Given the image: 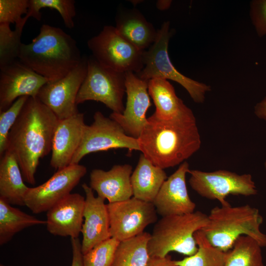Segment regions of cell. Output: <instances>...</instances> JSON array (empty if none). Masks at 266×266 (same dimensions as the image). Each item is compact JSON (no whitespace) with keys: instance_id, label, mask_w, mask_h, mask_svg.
<instances>
[{"instance_id":"cell-39","label":"cell","mask_w":266,"mask_h":266,"mask_svg":"<svg viewBox=\"0 0 266 266\" xmlns=\"http://www.w3.org/2000/svg\"><path fill=\"white\" fill-rule=\"evenodd\" d=\"M130 1H131V2H132L133 4V5H135L138 3H140V2H141V1H143L141 0H130Z\"/></svg>"},{"instance_id":"cell-14","label":"cell","mask_w":266,"mask_h":266,"mask_svg":"<svg viewBox=\"0 0 266 266\" xmlns=\"http://www.w3.org/2000/svg\"><path fill=\"white\" fill-rule=\"evenodd\" d=\"M127 102L122 114L112 112L110 118L116 121L129 135L138 138L148 120L146 114L151 105L148 81L135 73H125Z\"/></svg>"},{"instance_id":"cell-2","label":"cell","mask_w":266,"mask_h":266,"mask_svg":"<svg viewBox=\"0 0 266 266\" xmlns=\"http://www.w3.org/2000/svg\"><path fill=\"white\" fill-rule=\"evenodd\" d=\"M147 120L138 139L140 151L155 166H175L200 149V136L191 109L169 120L152 115Z\"/></svg>"},{"instance_id":"cell-16","label":"cell","mask_w":266,"mask_h":266,"mask_svg":"<svg viewBox=\"0 0 266 266\" xmlns=\"http://www.w3.org/2000/svg\"><path fill=\"white\" fill-rule=\"evenodd\" d=\"M190 170L189 164L185 161L163 184L153 202L162 217L195 211L196 204L190 198L186 182V176Z\"/></svg>"},{"instance_id":"cell-26","label":"cell","mask_w":266,"mask_h":266,"mask_svg":"<svg viewBox=\"0 0 266 266\" xmlns=\"http://www.w3.org/2000/svg\"><path fill=\"white\" fill-rule=\"evenodd\" d=\"M150 234L147 232L120 241L112 266H146L150 258L147 244Z\"/></svg>"},{"instance_id":"cell-31","label":"cell","mask_w":266,"mask_h":266,"mask_svg":"<svg viewBox=\"0 0 266 266\" xmlns=\"http://www.w3.org/2000/svg\"><path fill=\"white\" fill-rule=\"evenodd\" d=\"M120 242L111 237L96 245L83 254V266H112Z\"/></svg>"},{"instance_id":"cell-5","label":"cell","mask_w":266,"mask_h":266,"mask_svg":"<svg viewBox=\"0 0 266 266\" xmlns=\"http://www.w3.org/2000/svg\"><path fill=\"white\" fill-rule=\"evenodd\" d=\"M208 223V215L199 211L162 217L155 223L148 242L150 257L164 258L170 252L193 255L198 250L194 234Z\"/></svg>"},{"instance_id":"cell-8","label":"cell","mask_w":266,"mask_h":266,"mask_svg":"<svg viewBox=\"0 0 266 266\" xmlns=\"http://www.w3.org/2000/svg\"><path fill=\"white\" fill-rule=\"evenodd\" d=\"M93 57L115 71L137 73L144 67L143 52L121 35L115 27L105 26L87 42Z\"/></svg>"},{"instance_id":"cell-9","label":"cell","mask_w":266,"mask_h":266,"mask_svg":"<svg viewBox=\"0 0 266 266\" xmlns=\"http://www.w3.org/2000/svg\"><path fill=\"white\" fill-rule=\"evenodd\" d=\"M93 118L92 124L85 126L80 144L70 165L79 164L86 155L99 151L119 148L130 152L140 150L138 138L126 134L116 121L100 111L96 112Z\"/></svg>"},{"instance_id":"cell-20","label":"cell","mask_w":266,"mask_h":266,"mask_svg":"<svg viewBox=\"0 0 266 266\" xmlns=\"http://www.w3.org/2000/svg\"><path fill=\"white\" fill-rule=\"evenodd\" d=\"M132 170L129 164L116 165L108 171L94 169L90 173V187L108 203L128 200L133 197Z\"/></svg>"},{"instance_id":"cell-40","label":"cell","mask_w":266,"mask_h":266,"mask_svg":"<svg viewBox=\"0 0 266 266\" xmlns=\"http://www.w3.org/2000/svg\"><path fill=\"white\" fill-rule=\"evenodd\" d=\"M265 168L266 169V161L265 163Z\"/></svg>"},{"instance_id":"cell-29","label":"cell","mask_w":266,"mask_h":266,"mask_svg":"<svg viewBox=\"0 0 266 266\" xmlns=\"http://www.w3.org/2000/svg\"><path fill=\"white\" fill-rule=\"evenodd\" d=\"M75 2L73 0H29L28 11L25 16L28 18L32 17L40 21L41 19V9H55L61 15L65 26L71 29L74 27Z\"/></svg>"},{"instance_id":"cell-21","label":"cell","mask_w":266,"mask_h":266,"mask_svg":"<svg viewBox=\"0 0 266 266\" xmlns=\"http://www.w3.org/2000/svg\"><path fill=\"white\" fill-rule=\"evenodd\" d=\"M115 19L118 33L139 49L145 51L155 41L157 30L138 9L120 10Z\"/></svg>"},{"instance_id":"cell-30","label":"cell","mask_w":266,"mask_h":266,"mask_svg":"<svg viewBox=\"0 0 266 266\" xmlns=\"http://www.w3.org/2000/svg\"><path fill=\"white\" fill-rule=\"evenodd\" d=\"M24 27L15 26L12 30L10 24H0V67L18 60Z\"/></svg>"},{"instance_id":"cell-4","label":"cell","mask_w":266,"mask_h":266,"mask_svg":"<svg viewBox=\"0 0 266 266\" xmlns=\"http://www.w3.org/2000/svg\"><path fill=\"white\" fill-rule=\"evenodd\" d=\"M208 218L207 225L201 230L212 245L225 252L243 235L253 238L262 247L266 246V234L260 231L263 217L256 208L248 204L216 206Z\"/></svg>"},{"instance_id":"cell-6","label":"cell","mask_w":266,"mask_h":266,"mask_svg":"<svg viewBox=\"0 0 266 266\" xmlns=\"http://www.w3.org/2000/svg\"><path fill=\"white\" fill-rule=\"evenodd\" d=\"M173 31L170 29L169 21L163 23L157 30L154 43L143 52V69L135 74L139 78L148 81L161 78L176 82L186 89L194 101L202 103L206 93L211 90V87L185 76L174 66L168 52L169 41Z\"/></svg>"},{"instance_id":"cell-37","label":"cell","mask_w":266,"mask_h":266,"mask_svg":"<svg viewBox=\"0 0 266 266\" xmlns=\"http://www.w3.org/2000/svg\"><path fill=\"white\" fill-rule=\"evenodd\" d=\"M254 113L258 118L266 121V96L255 105Z\"/></svg>"},{"instance_id":"cell-28","label":"cell","mask_w":266,"mask_h":266,"mask_svg":"<svg viewBox=\"0 0 266 266\" xmlns=\"http://www.w3.org/2000/svg\"><path fill=\"white\" fill-rule=\"evenodd\" d=\"M194 237L198 250L193 255L174 261L177 266H224L226 253L212 245L201 230Z\"/></svg>"},{"instance_id":"cell-34","label":"cell","mask_w":266,"mask_h":266,"mask_svg":"<svg viewBox=\"0 0 266 266\" xmlns=\"http://www.w3.org/2000/svg\"><path fill=\"white\" fill-rule=\"evenodd\" d=\"M251 23L259 37L266 35V0H253L250 3Z\"/></svg>"},{"instance_id":"cell-15","label":"cell","mask_w":266,"mask_h":266,"mask_svg":"<svg viewBox=\"0 0 266 266\" xmlns=\"http://www.w3.org/2000/svg\"><path fill=\"white\" fill-rule=\"evenodd\" d=\"M0 112L7 109L19 98H37L48 80L19 59L0 67Z\"/></svg>"},{"instance_id":"cell-1","label":"cell","mask_w":266,"mask_h":266,"mask_svg":"<svg viewBox=\"0 0 266 266\" xmlns=\"http://www.w3.org/2000/svg\"><path fill=\"white\" fill-rule=\"evenodd\" d=\"M59 121L37 98L29 97L10 131L7 150L15 155L24 180L28 183H35L40 160L52 151Z\"/></svg>"},{"instance_id":"cell-35","label":"cell","mask_w":266,"mask_h":266,"mask_svg":"<svg viewBox=\"0 0 266 266\" xmlns=\"http://www.w3.org/2000/svg\"><path fill=\"white\" fill-rule=\"evenodd\" d=\"M72 259L71 266H83L81 242L78 238H70Z\"/></svg>"},{"instance_id":"cell-3","label":"cell","mask_w":266,"mask_h":266,"mask_svg":"<svg viewBox=\"0 0 266 266\" xmlns=\"http://www.w3.org/2000/svg\"><path fill=\"white\" fill-rule=\"evenodd\" d=\"M77 42L62 29L43 24L29 44L22 43L18 59L48 80L57 81L81 63Z\"/></svg>"},{"instance_id":"cell-23","label":"cell","mask_w":266,"mask_h":266,"mask_svg":"<svg viewBox=\"0 0 266 266\" xmlns=\"http://www.w3.org/2000/svg\"><path fill=\"white\" fill-rule=\"evenodd\" d=\"M167 178L164 169L155 166L143 154H140L131 177L133 197L153 203Z\"/></svg>"},{"instance_id":"cell-38","label":"cell","mask_w":266,"mask_h":266,"mask_svg":"<svg viewBox=\"0 0 266 266\" xmlns=\"http://www.w3.org/2000/svg\"><path fill=\"white\" fill-rule=\"evenodd\" d=\"M171 3L170 0H159L156 2V7L160 10H166L170 7Z\"/></svg>"},{"instance_id":"cell-17","label":"cell","mask_w":266,"mask_h":266,"mask_svg":"<svg viewBox=\"0 0 266 266\" xmlns=\"http://www.w3.org/2000/svg\"><path fill=\"white\" fill-rule=\"evenodd\" d=\"M85 193L84 222L81 233V250L85 254L94 246L111 237L107 204L104 200L95 197L86 183L82 185Z\"/></svg>"},{"instance_id":"cell-10","label":"cell","mask_w":266,"mask_h":266,"mask_svg":"<svg viewBox=\"0 0 266 266\" xmlns=\"http://www.w3.org/2000/svg\"><path fill=\"white\" fill-rule=\"evenodd\" d=\"M189 182L191 188L200 196L216 200L222 206L230 204L226 200L229 195L250 196L257 194L250 174H238L226 170L206 172L191 170Z\"/></svg>"},{"instance_id":"cell-27","label":"cell","mask_w":266,"mask_h":266,"mask_svg":"<svg viewBox=\"0 0 266 266\" xmlns=\"http://www.w3.org/2000/svg\"><path fill=\"white\" fill-rule=\"evenodd\" d=\"M261 247L253 238L241 235L226 253L224 266H264Z\"/></svg>"},{"instance_id":"cell-24","label":"cell","mask_w":266,"mask_h":266,"mask_svg":"<svg viewBox=\"0 0 266 266\" xmlns=\"http://www.w3.org/2000/svg\"><path fill=\"white\" fill-rule=\"evenodd\" d=\"M148 91L156 107L152 115L159 119H171L191 110L177 97L173 86L167 80H149Z\"/></svg>"},{"instance_id":"cell-41","label":"cell","mask_w":266,"mask_h":266,"mask_svg":"<svg viewBox=\"0 0 266 266\" xmlns=\"http://www.w3.org/2000/svg\"><path fill=\"white\" fill-rule=\"evenodd\" d=\"M0 266H5V265H3L1 264V265H0Z\"/></svg>"},{"instance_id":"cell-32","label":"cell","mask_w":266,"mask_h":266,"mask_svg":"<svg viewBox=\"0 0 266 266\" xmlns=\"http://www.w3.org/2000/svg\"><path fill=\"white\" fill-rule=\"evenodd\" d=\"M28 98H19L7 109L0 112V157L7 150L9 133Z\"/></svg>"},{"instance_id":"cell-36","label":"cell","mask_w":266,"mask_h":266,"mask_svg":"<svg viewBox=\"0 0 266 266\" xmlns=\"http://www.w3.org/2000/svg\"><path fill=\"white\" fill-rule=\"evenodd\" d=\"M146 266H177L174 261L167 255L164 258L150 257Z\"/></svg>"},{"instance_id":"cell-19","label":"cell","mask_w":266,"mask_h":266,"mask_svg":"<svg viewBox=\"0 0 266 266\" xmlns=\"http://www.w3.org/2000/svg\"><path fill=\"white\" fill-rule=\"evenodd\" d=\"M84 114L78 112L69 118L59 120L53 140L51 166L59 170L70 165L83 136Z\"/></svg>"},{"instance_id":"cell-11","label":"cell","mask_w":266,"mask_h":266,"mask_svg":"<svg viewBox=\"0 0 266 266\" xmlns=\"http://www.w3.org/2000/svg\"><path fill=\"white\" fill-rule=\"evenodd\" d=\"M111 237L122 241L143 233L149 225L157 222V212L152 202L133 197L107 204Z\"/></svg>"},{"instance_id":"cell-18","label":"cell","mask_w":266,"mask_h":266,"mask_svg":"<svg viewBox=\"0 0 266 266\" xmlns=\"http://www.w3.org/2000/svg\"><path fill=\"white\" fill-rule=\"evenodd\" d=\"M85 197L70 193L47 211L46 227L51 234L78 238L84 221Z\"/></svg>"},{"instance_id":"cell-33","label":"cell","mask_w":266,"mask_h":266,"mask_svg":"<svg viewBox=\"0 0 266 266\" xmlns=\"http://www.w3.org/2000/svg\"><path fill=\"white\" fill-rule=\"evenodd\" d=\"M29 0H0V24H15L24 26L28 18Z\"/></svg>"},{"instance_id":"cell-13","label":"cell","mask_w":266,"mask_h":266,"mask_svg":"<svg viewBox=\"0 0 266 266\" xmlns=\"http://www.w3.org/2000/svg\"><path fill=\"white\" fill-rule=\"evenodd\" d=\"M87 72V58L83 57L78 66L62 79L48 82L37 98L47 106L59 120L78 113L76 98Z\"/></svg>"},{"instance_id":"cell-12","label":"cell","mask_w":266,"mask_h":266,"mask_svg":"<svg viewBox=\"0 0 266 266\" xmlns=\"http://www.w3.org/2000/svg\"><path fill=\"white\" fill-rule=\"evenodd\" d=\"M86 172V167L80 164L70 165L57 170L43 184L29 188L25 197V205L34 214L47 212L70 194Z\"/></svg>"},{"instance_id":"cell-25","label":"cell","mask_w":266,"mask_h":266,"mask_svg":"<svg viewBox=\"0 0 266 266\" xmlns=\"http://www.w3.org/2000/svg\"><path fill=\"white\" fill-rule=\"evenodd\" d=\"M46 224V220L26 213L0 198V245L7 243L16 233L26 228Z\"/></svg>"},{"instance_id":"cell-7","label":"cell","mask_w":266,"mask_h":266,"mask_svg":"<svg viewBox=\"0 0 266 266\" xmlns=\"http://www.w3.org/2000/svg\"><path fill=\"white\" fill-rule=\"evenodd\" d=\"M125 73L100 63L93 56L87 58V72L78 92L76 103L88 100L100 102L112 112L122 114L126 93Z\"/></svg>"},{"instance_id":"cell-22","label":"cell","mask_w":266,"mask_h":266,"mask_svg":"<svg viewBox=\"0 0 266 266\" xmlns=\"http://www.w3.org/2000/svg\"><path fill=\"white\" fill-rule=\"evenodd\" d=\"M24 181L15 155L7 150L0 157V198L11 205H25V197L29 187Z\"/></svg>"}]
</instances>
